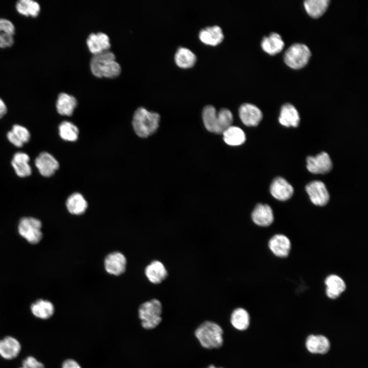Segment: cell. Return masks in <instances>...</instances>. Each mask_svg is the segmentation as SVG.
I'll return each mask as SVG.
<instances>
[{"label":"cell","mask_w":368,"mask_h":368,"mask_svg":"<svg viewBox=\"0 0 368 368\" xmlns=\"http://www.w3.org/2000/svg\"><path fill=\"white\" fill-rule=\"evenodd\" d=\"M202 117L205 128L210 132L221 134L233 122V116L229 109L221 108L218 112L212 105L205 106L202 110Z\"/></svg>","instance_id":"1"},{"label":"cell","mask_w":368,"mask_h":368,"mask_svg":"<svg viewBox=\"0 0 368 368\" xmlns=\"http://www.w3.org/2000/svg\"><path fill=\"white\" fill-rule=\"evenodd\" d=\"M115 59L114 53L108 50L94 54L90 61L91 72L97 77L118 76L121 72V67Z\"/></svg>","instance_id":"2"},{"label":"cell","mask_w":368,"mask_h":368,"mask_svg":"<svg viewBox=\"0 0 368 368\" xmlns=\"http://www.w3.org/2000/svg\"><path fill=\"white\" fill-rule=\"evenodd\" d=\"M159 120L158 113L140 107L133 114L132 124L135 133L140 137L146 138L156 131Z\"/></svg>","instance_id":"3"},{"label":"cell","mask_w":368,"mask_h":368,"mask_svg":"<svg viewBox=\"0 0 368 368\" xmlns=\"http://www.w3.org/2000/svg\"><path fill=\"white\" fill-rule=\"evenodd\" d=\"M195 334L205 348H219L223 344V330L219 325L214 322H204L196 330Z\"/></svg>","instance_id":"4"},{"label":"cell","mask_w":368,"mask_h":368,"mask_svg":"<svg viewBox=\"0 0 368 368\" xmlns=\"http://www.w3.org/2000/svg\"><path fill=\"white\" fill-rule=\"evenodd\" d=\"M138 312L141 325L146 329L155 328L162 320V305L157 299L153 298L142 304Z\"/></svg>","instance_id":"5"},{"label":"cell","mask_w":368,"mask_h":368,"mask_svg":"<svg viewBox=\"0 0 368 368\" xmlns=\"http://www.w3.org/2000/svg\"><path fill=\"white\" fill-rule=\"evenodd\" d=\"M311 56L309 48L303 43H296L290 46L284 55V61L289 67L298 70L308 63Z\"/></svg>","instance_id":"6"},{"label":"cell","mask_w":368,"mask_h":368,"mask_svg":"<svg viewBox=\"0 0 368 368\" xmlns=\"http://www.w3.org/2000/svg\"><path fill=\"white\" fill-rule=\"evenodd\" d=\"M41 222L31 217L22 218L18 223V231L21 236L31 244L38 243L42 237Z\"/></svg>","instance_id":"7"},{"label":"cell","mask_w":368,"mask_h":368,"mask_svg":"<svg viewBox=\"0 0 368 368\" xmlns=\"http://www.w3.org/2000/svg\"><path fill=\"white\" fill-rule=\"evenodd\" d=\"M127 259L125 255L120 251H113L108 254L104 260L105 271L109 274L119 276L126 270Z\"/></svg>","instance_id":"8"},{"label":"cell","mask_w":368,"mask_h":368,"mask_svg":"<svg viewBox=\"0 0 368 368\" xmlns=\"http://www.w3.org/2000/svg\"><path fill=\"white\" fill-rule=\"evenodd\" d=\"M306 190L314 204L324 206L328 202L329 194L323 182L319 180L312 181L306 185Z\"/></svg>","instance_id":"9"},{"label":"cell","mask_w":368,"mask_h":368,"mask_svg":"<svg viewBox=\"0 0 368 368\" xmlns=\"http://www.w3.org/2000/svg\"><path fill=\"white\" fill-rule=\"evenodd\" d=\"M307 168L313 174H326L332 168V162L329 154L322 152L315 156L307 157Z\"/></svg>","instance_id":"10"},{"label":"cell","mask_w":368,"mask_h":368,"mask_svg":"<svg viewBox=\"0 0 368 368\" xmlns=\"http://www.w3.org/2000/svg\"><path fill=\"white\" fill-rule=\"evenodd\" d=\"M35 165L39 173L44 177H50L59 168L57 159L47 152H41L35 159Z\"/></svg>","instance_id":"11"},{"label":"cell","mask_w":368,"mask_h":368,"mask_svg":"<svg viewBox=\"0 0 368 368\" xmlns=\"http://www.w3.org/2000/svg\"><path fill=\"white\" fill-rule=\"evenodd\" d=\"M238 111L241 121L247 126H256L262 119L261 110L250 103H243L240 106Z\"/></svg>","instance_id":"12"},{"label":"cell","mask_w":368,"mask_h":368,"mask_svg":"<svg viewBox=\"0 0 368 368\" xmlns=\"http://www.w3.org/2000/svg\"><path fill=\"white\" fill-rule=\"evenodd\" d=\"M271 194L275 199L285 201L291 197L294 190L292 186L284 178H275L270 186Z\"/></svg>","instance_id":"13"},{"label":"cell","mask_w":368,"mask_h":368,"mask_svg":"<svg viewBox=\"0 0 368 368\" xmlns=\"http://www.w3.org/2000/svg\"><path fill=\"white\" fill-rule=\"evenodd\" d=\"M145 275L148 281L154 284L164 281L168 276V271L164 264L158 260H154L146 266Z\"/></svg>","instance_id":"14"},{"label":"cell","mask_w":368,"mask_h":368,"mask_svg":"<svg viewBox=\"0 0 368 368\" xmlns=\"http://www.w3.org/2000/svg\"><path fill=\"white\" fill-rule=\"evenodd\" d=\"M252 221L257 225L267 226L274 220L273 211L269 205L259 203L256 205L251 215Z\"/></svg>","instance_id":"15"},{"label":"cell","mask_w":368,"mask_h":368,"mask_svg":"<svg viewBox=\"0 0 368 368\" xmlns=\"http://www.w3.org/2000/svg\"><path fill=\"white\" fill-rule=\"evenodd\" d=\"M16 29L9 19L0 18V49L11 48L14 43Z\"/></svg>","instance_id":"16"},{"label":"cell","mask_w":368,"mask_h":368,"mask_svg":"<svg viewBox=\"0 0 368 368\" xmlns=\"http://www.w3.org/2000/svg\"><path fill=\"white\" fill-rule=\"evenodd\" d=\"M86 43L89 51L94 54L107 50L110 47L109 36L101 32L90 33L86 39Z\"/></svg>","instance_id":"17"},{"label":"cell","mask_w":368,"mask_h":368,"mask_svg":"<svg viewBox=\"0 0 368 368\" xmlns=\"http://www.w3.org/2000/svg\"><path fill=\"white\" fill-rule=\"evenodd\" d=\"M268 246L270 250L276 256L286 257L291 248V243L286 236L282 234H277L269 240Z\"/></svg>","instance_id":"18"},{"label":"cell","mask_w":368,"mask_h":368,"mask_svg":"<svg viewBox=\"0 0 368 368\" xmlns=\"http://www.w3.org/2000/svg\"><path fill=\"white\" fill-rule=\"evenodd\" d=\"M200 41L210 45H217L220 43L224 35L221 28L217 25L205 27L201 29L198 35Z\"/></svg>","instance_id":"19"},{"label":"cell","mask_w":368,"mask_h":368,"mask_svg":"<svg viewBox=\"0 0 368 368\" xmlns=\"http://www.w3.org/2000/svg\"><path fill=\"white\" fill-rule=\"evenodd\" d=\"M300 120L299 113L295 107L290 103H285L281 108L279 123L285 127L298 126Z\"/></svg>","instance_id":"20"},{"label":"cell","mask_w":368,"mask_h":368,"mask_svg":"<svg viewBox=\"0 0 368 368\" xmlns=\"http://www.w3.org/2000/svg\"><path fill=\"white\" fill-rule=\"evenodd\" d=\"M21 345L15 338L8 336L0 340V355L10 360L16 357L20 352Z\"/></svg>","instance_id":"21"},{"label":"cell","mask_w":368,"mask_h":368,"mask_svg":"<svg viewBox=\"0 0 368 368\" xmlns=\"http://www.w3.org/2000/svg\"><path fill=\"white\" fill-rule=\"evenodd\" d=\"M29 160V156L25 152H18L14 154L11 165L17 176L25 177L31 174L32 169Z\"/></svg>","instance_id":"22"},{"label":"cell","mask_w":368,"mask_h":368,"mask_svg":"<svg viewBox=\"0 0 368 368\" xmlns=\"http://www.w3.org/2000/svg\"><path fill=\"white\" fill-rule=\"evenodd\" d=\"M261 45L265 52L270 55H274L282 51L285 43L280 35L272 32L268 36L263 38Z\"/></svg>","instance_id":"23"},{"label":"cell","mask_w":368,"mask_h":368,"mask_svg":"<svg viewBox=\"0 0 368 368\" xmlns=\"http://www.w3.org/2000/svg\"><path fill=\"white\" fill-rule=\"evenodd\" d=\"M77 104V100L74 96L62 92L58 95L56 107L60 114L70 116L73 114Z\"/></svg>","instance_id":"24"},{"label":"cell","mask_w":368,"mask_h":368,"mask_svg":"<svg viewBox=\"0 0 368 368\" xmlns=\"http://www.w3.org/2000/svg\"><path fill=\"white\" fill-rule=\"evenodd\" d=\"M8 141L17 147H21L24 144L29 142L30 133L25 127L18 125H14L12 129L7 134Z\"/></svg>","instance_id":"25"},{"label":"cell","mask_w":368,"mask_h":368,"mask_svg":"<svg viewBox=\"0 0 368 368\" xmlns=\"http://www.w3.org/2000/svg\"><path fill=\"white\" fill-rule=\"evenodd\" d=\"M17 12L25 17L36 18L41 12V6L36 1L33 0H19L15 5Z\"/></svg>","instance_id":"26"},{"label":"cell","mask_w":368,"mask_h":368,"mask_svg":"<svg viewBox=\"0 0 368 368\" xmlns=\"http://www.w3.org/2000/svg\"><path fill=\"white\" fill-rule=\"evenodd\" d=\"M325 283L326 285V294L332 299L337 298L346 288L344 281L335 274L327 277Z\"/></svg>","instance_id":"27"},{"label":"cell","mask_w":368,"mask_h":368,"mask_svg":"<svg viewBox=\"0 0 368 368\" xmlns=\"http://www.w3.org/2000/svg\"><path fill=\"white\" fill-rule=\"evenodd\" d=\"M306 345L308 351L314 354H325L328 352L330 347L329 340L323 335L309 336Z\"/></svg>","instance_id":"28"},{"label":"cell","mask_w":368,"mask_h":368,"mask_svg":"<svg viewBox=\"0 0 368 368\" xmlns=\"http://www.w3.org/2000/svg\"><path fill=\"white\" fill-rule=\"evenodd\" d=\"M88 204L84 197L79 193L71 195L66 201V206L68 212L75 215L84 213Z\"/></svg>","instance_id":"29"},{"label":"cell","mask_w":368,"mask_h":368,"mask_svg":"<svg viewBox=\"0 0 368 368\" xmlns=\"http://www.w3.org/2000/svg\"><path fill=\"white\" fill-rule=\"evenodd\" d=\"M32 314L37 318L47 319L50 318L54 313L53 304L49 301L38 300L31 306Z\"/></svg>","instance_id":"30"},{"label":"cell","mask_w":368,"mask_h":368,"mask_svg":"<svg viewBox=\"0 0 368 368\" xmlns=\"http://www.w3.org/2000/svg\"><path fill=\"white\" fill-rule=\"evenodd\" d=\"M174 60L177 66L181 68H187L192 67L195 64L197 57L189 49L179 47L175 54Z\"/></svg>","instance_id":"31"},{"label":"cell","mask_w":368,"mask_h":368,"mask_svg":"<svg viewBox=\"0 0 368 368\" xmlns=\"http://www.w3.org/2000/svg\"><path fill=\"white\" fill-rule=\"evenodd\" d=\"M222 134L225 143L230 146L241 145L246 140L245 133L240 128L237 126L231 125Z\"/></svg>","instance_id":"32"},{"label":"cell","mask_w":368,"mask_h":368,"mask_svg":"<svg viewBox=\"0 0 368 368\" xmlns=\"http://www.w3.org/2000/svg\"><path fill=\"white\" fill-rule=\"evenodd\" d=\"M329 3V0H308L304 2V6L308 15L316 18L326 12Z\"/></svg>","instance_id":"33"},{"label":"cell","mask_w":368,"mask_h":368,"mask_svg":"<svg viewBox=\"0 0 368 368\" xmlns=\"http://www.w3.org/2000/svg\"><path fill=\"white\" fill-rule=\"evenodd\" d=\"M250 317L247 311L242 308L235 309L231 316V322L236 329L243 331L249 325Z\"/></svg>","instance_id":"34"},{"label":"cell","mask_w":368,"mask_h":368,"mask_svg":"<svg viewBox=\"0 0 368 368\" xmlns=\"http://www.w3.org/2000/svg\"><path fill=\"white\" fill-rule=\"evenodd\" d=\"M58 130L60 137L64 141L74 142L78 139L79 130L72 122H62L58 126Z\"/></svg>","instance_id":"35"},{"label":"cell","mask_w":368,"mask_h":368,"mask_svg":"<svg viewBox=\"0 0 368 368\" xmlns=\"http://www.w3.org/2000/svg\"><path fill=\"white\" fill-rule=\"evenodd\" d=\"M18 368H45L43 364L33 356H28L22 361V366Z\"/></svg>","instance_id":"36"},{"label":"cell","mask_w":368,"mask_h":368,"mask_svg":"<svg viewBox=\"0 0 368 368\" xmlns=\"http://www.w3.org/2000/svg\"><path fill=\"white\" fill-rule=\"evenodd\" d=\"M61 368H81L80 365L73 359L65 360L62 364Z\"/></svg>","instance_id":"37"},{"label":"cell","mask_w":368,"mask_h":368,"mask_svg":"<svg viewBox=\"0 0 368 368\" xmlns=\"http://www.w3.org/2000/svg\"><path fill=\"white\" fill-rule=\"evenodd\" d=\"M7 106L4 101L0 98V119L2 118L7 112Z\"/></svg>","instance_id":"38"},{"label":"cell","mask_w":368,"mask_h":368,"mask_svg":"<svg viewBox=\"0 0 368 368\" xmlns=\"http://www.w3.org/2000/svg\"><path fill=\"white\" fill-rule=\"evenodd\" d=\"M208 368H217V367H215V366L214 365H210ZM219 368H221V367H219Z\"/></svg>","instance_id":"39"}]
</instances>
